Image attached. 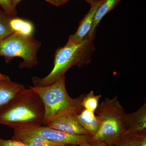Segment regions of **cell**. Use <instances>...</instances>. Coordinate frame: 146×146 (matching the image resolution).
<instances>
[{
    "label": "cell",
    "mask_w": 146,
    "mask_h": 146,
    "mask_svg": "<svg viewBox=\"0 0 146 146\" xmlns=\"http://www.w3.org/2000/svg\"><path fill=\"white\" fill-rule=\"evenodd\" d=\"M95 34L88 36L79 44L67 42L65 46L58 48L54 54V66L52 70L43 78H32L35 87H43L51 85L64 76L72 67L81 68L91 62L96 48L94 44Z\"/></svg>",
    "instance_id": "6da1fadb"
},
{
    "label": "cell",
    "mask_w": 146,
    "mask_h": 146,
    "mask_svg": "<svg viewBox=\"0 0 146 146\" xmlns=\"http://www.w3.org/2000/svg\"><path fill=\"white\" fill-rule=\"evenodd\" d=\"M44 114L42 99L29 87L0 112V124L8 126L13 129L42 125Z\"/></svg>",
    "instance_id": "7a4b0ae2"
},
{
    "label": "cell",
    "mask_w": 146,
    "mask_h": 146,
    "mask_svg": "<svg viewBox=\"0 0 146 146\" xmlns=\"http://www.w3.org/2000/svg\"><path fill=\"white\" fill-rule=\"evenodd\" d=\"M65 77L55 83L43 87L29 86L42 99L45 108L42 124L46 126L58 116L72 112L78 115L83 108L81 104L84 94L76 98L68 95L65 86Z\"/></svg>",
    "instance_id": "3957f363"
},
{
    "label": "cell",
    "mask_w": 146,
    "mask_h": 146,
    "mask_svg": "<svg viewBox=\"0 0 146 146\" xmlns=\"http://www.w3.org/2000/svg\"><path fill=\"white\" fill-rule=\"evenodd\" d=\"M95 114L101 121L97 133L91 140L100 141L108 146H115L128 132L123 124L125 110L120 104L117 96L106 98L95 111Z\"/></svg>",
    "instance_id": "277c9868"
},
{
    "label": "cell",
    "mask_w": 146,
    "mask_h": 146,
    "mask_svg": "<svg viewBox=\"0 0 146 146\" xmlns=\"http://www.w3.org/2000/svg\"><path fill=\"white\" fill-rule=\"evenodd\" d=\"M41 46V42L33 36H26L13 33L0 43V56L6 62H10L13 58L21 57L23 61L20 68H32L38 64L36 54Z\"/></svg>",
    "instance_id": "5b68a950"
},
{
    "label": "cell",
    "mask_w": 146,
    "mask_h": 146,
    "mask_svg": "<svg viewBox=\"0 0 146 146\" xmlns=\"http://www.w3.org/2000/svg\"><path fill=\"white\" fill-rule=\"evenodd\" d=\"M38 135L50 141L65 144H80L90 141L92 136L90 135H74L56 130L47 126H37L20 128L14 129L12 139L20 141L27 136Z\"/></svg>",
    "instance_id": "8992f818"
},
{
    "label": "cell",
    "mask_w": 146,
    "mask_h": 146,
    "mask_svg": "<svg viewBox=\"0 0 146 146\" xmlns=\"http://www.w3.org/2000/svg\"><path fill=\"white\" fill-rule=\"evenodd\" d=\"M46 126L69 134L91 135L80 124L76 114L74 112H68L60 115L48 123Z\"/></svg>",
    "instance_id": "52a82bcc"
},
{
    "label": "cell",
    "mask_w": 146,
    "mask_h": 146,
    "mask_svg": "<svg viewBox=\"0 0 146 146\" xmlns=\"http://www.w3.org/2000/svg\"><path fill=\"white\" fill-rule=\"evenodd\" d=\"M123 124L128 132L134 134L146 133V103L136 112L126 114Z\"/></svg>",
    "instance_id": "ba28073f"
},
{
    "label": "cell",
    "mask_w": 146,
    "mask_h": 146,
    "mask_svg": "<svg viewBox=\"0 0 146 146\" xmlns=\"http://www.w3.org/2000/svg\"><path fill=\"white\" fill-rule=\"evenodd\" d=\"M25 89L23 84L11 80L0 79V112L8 107Z\"/></svg>",
    "instance_id": "9c48e42d"
},
{
    "label": "cell",
    "mask_w": 146,
    "mask_h": 146,
    "mask_svg": "<svg viewBox=\"0 0 146 146\" xmlns=\"http://www.w3.org/2000/svg\"><path fill=\"white\" fill-rule=\"evenodd\" d=\"M101 1L91 6L89 12L81 20L75 33L70 35L68 42L79 44L89 36L96 11Z\"/></svg>",
    "instance_id": "30bf717a"
},
{
    "label": "cell",
    "mask_w": 146,
    "mask_h": 146,
    "mask_svg": "<svg viewBox=\"0 0 146 146\" xmlns=\"http://www.w3.org/2000/svg\"><path fill=\"white\" fill-rule=\"evenodd\" d=\"M76 116L80 124L90 135L94 136L97 133L100 126L101 121L95 112L83 108Z\"/></svg>",
    "instance_id": "8fae6325"
},
{
    "label": "cell",
    "mask_w": 146,
    "mask_h": 146,
    "mask_svg": "<svg viewBox=\"0 0 146 146\" xmlns=\"http://www.w3.org/2000/svg\"><path fill=\"white\" fill-rule=\"evenodd\" d=\"M121 0H102L96 11L89 36L96 34V29L102 19L119 4Z\"/></svg>",
    "instance_id": "7c38bea8"
},
{
    "label": "cell",
    "mask_w": 146,
    "mask_h": 146,
    "mask_svg": "<svg viewBox=\"0 0 146 146\" xmlns=\"http://www.w3.org/2000/svg\"><path fill=\"white\" fill-rule=\"evenodd\" d=\"M9 25L13 33H18L26 36H33L34 27L31 22L25 19L14 17L10 18Z\"/></svg>",
    "instance_id": "4fadbf2b"
},
{
    "label": "cell",
    "mask_w": 146,
    "mask_h": 146,
    "mask_svg": "<svg viewBox=\"0 0 146 146\" xmlns=\"http://www.w3.org/2000/svg\"><path fill=\"white\" fill-rule=\"evenodd\" d=\"M102 95H95L94 91H91L88 94H84L81 105L84 109L95 112L99 104Z\"/></svg>",
    "instance_id": "5bb4252c"
},
{
    "label": "cell",
    "mask_w": 146,
    "mask_h": 146,
    "mask_svg": "<svg viewBox=\"0 0 146 146\" xmlns=\"http://www.w3.org/2000/svg\"><path fill=\"white\" fill-rule=\"evenodd\" d=\"M10 18L0 10V40H3L13 33L9 25Z\"/></svg>",
    "instance_id": "9a60e30c"
},
{
    "label": "cell",
    "mask_w": 146,
    "mask_h": 146,
    "mask_svg": "<svg viewBox=\"0 0 146 146\" xmlns=\"http://www.w3.org/2000/svg\"><path fill=\"white\" fill-rule=\"evenodd\" d=\"M0 5L3 9L4 13L9 18L16 17V9L13 7L10 0H0Z\"/></svg>",
    "instance_id": "2e32d148"
},
{
    "label": "cell",
    "mask_w": 146,
    "mask_h": 146,
    "mask_svg": "<svg viewBox=\"0 0 146 146\" xmlns=\"http://www.w3.org/2000/svg\"><path fill=\"white\" fill-rule=\"evenodd\" d=\"M115 146H136L134 134L127 132Z\"/></svg>",
    "instance_id": "e0dca14e"
},
{
    "label": "cell",
    "mask_w": 146,
    "mask_h": 146,
    "mask_svg": "<svg viewBox=\"0 0 146 146\" xmlns=\"http://www.w3.org/2000/svg\"><path fill=\"white\" fill-rule=\"evenodd\" d=\"M0 146H29L22 141L18 140H5L0 138Z\"/></svg>",
    "instance_id": "ac0fdd59"
},
{
    "label": "cell",
    "mask_w": 146,
    "mask_h": 146,
    "mask_svg": "<svg viewBox=\"0 0 146 146\" xmlns=\"http://www.w3.org/2000/svg\"><path fill=\"white\" fill-rule=\"evenodd\" d=\"M24 143L26 144L29 146H65L67 144L59 143V142H54L52 143H39L32 142L28 141H22Z\"/></svg>",
    "instance_id": "d6986e66"
},
{
    "label": "cell",
    "mask_w": 146,
    "mask_h": 146,
    "mask_svg": "<svg viewBox=\"0 0 146 146\" xmlns=\"http://www.w3.org/2000/svg\"><path fill=\"white\" fill-rule=\"evenodd\" d=\"M133 134L135 137L136 146H146V133Z\"/></svg>",
    "instance_id": "ffe728a7"
},
{
    "label": "cell",
    "mask_w": 146,
    "mask_h": 146,
    "mask_svg": "<svg viewBox=\"0 0 146 146\" xmlns=\"http://www.w3.org/2000/svg\"><path fill=\"white\" fill-rule=\"evenodd\" d=\"M79 146H108L107 144L100 141L91 140L80 144Z\"/></svg>",
    "instance_id": "44dd1931"
},
{
    "label": "cell",
    "mask_w": 146,
    "mask_h": 146,
    "mask_svg": "<svg viewBox=\"0 0 146 146\" xmlns=\"http://www.w3.org/2000/svg\"><path fill=\"white\" fill-rule=\"evenodd\" d=\"M53 5L59 6L64 4L70 0H45Z\"/></svg>",
    "instance_id": "7402d4cb"
},
{
    "label": "cell",
    "mask_w": 146,
    "mask_h": 146,
    "mask_svg": "<svg viewBox=\"0 0 146 146\" xmlns=\"http://www.w3.org/2000/svg\"><path fill=\"white\" fill-rule=\"evenodd\" d=\"M84 1L89 3L91 6L100 3V2L102 1V0H84Z\"/></svg>",
    "instance_id": "603a6c76"
},
{
    "label": "cell",
    "mask_w": 146,
    "mask_h": 146,
    "mask_svg": "<svg viewBox=\"0 0 146 146\" xmlns=\"http://www.w3.org/2000/svg\"><path fill=\"white\" fill-rule=\"evenodd\" d=\"M22 0H10L11 2V3L12 6L14 8L16 9V6L17 4L21 1Z\"/></svg>",
    "instance_id": "cb8c5ba5"
},
{
    "label": "cell",
    "mask_w": 146,
    "mask_h": 146,
    "mask_svg": "<svg viewBox=\"0 0 146 146\" xmlns=\"http://www.w3.org/2000/svg\"><path fill=\"white\" fill-rule=\"evenodd\" d=\"M0 79L10 80V78H9V77L8 76L5 75L3 74L0 73Z\"/></svg>",
    "instance_id": "d4e9b609"
},
{
    "label": "cell",
    "mask_w": 146,
    "mask_h": 146,
    "mask_svg": "<svg viewBox=\"0 0 146 146\" xmlns=\"http://www.w3.org/2000/svg\"><path fill=\"white\" fill-rule=\"evenodd\" d=\"M65 146H78L76 145H73V144H67L65 145Z\"/></svg>",
    "instance_id": "484cf974"
},
{
    "label": "cell",
    "mask_w": 146,
    "mask_h": 146,
    "mask_svg": "<svg viewBox=\"0 0 146 146\" xmlns=\"http://www.w3.org/2000/svg\"><path fill=\"white\" fill-rule=\"evenodd\" d=\"M1 40H0V43H1Z\"/></svg>",
    "instance_id": "4316f807"
}]
</instances>
